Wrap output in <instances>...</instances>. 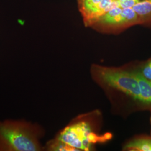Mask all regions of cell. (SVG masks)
I'll return each instance as SVG.
<instances>
[{
	"mask_svg": "<svg viewBox=\"0 0 151 151\" xmlns=\"http://www.w3.org/2000/svg\"><path fill=\"white\" fill-rule=\"evenodd\" d=\"M140 19V25L151 28V0H143L133 6Z\"/></svg>",
	"mask_w": 151,
	"mask_h": 151,
	"instance_id": "7",
	"label": "cell"
},
{
	"mask_svg": "<svg viewBox=\"0 0 151 151\" xmlns=\"http://www.w3.org/2000/svg\"><path fill=\"white\" fill-rule=\"evenodd\" d=\"M137 70L139 72L143 77L151 82V58L144 62Z\"/></svg>",
	"mask_w": 151,
	"mask_h": 151,
	"instance_id": "10",
	"label": "cell"
},
{
	"mask_svg": "<svg viewBox=\"0 0 151 151\" xmlns=\"http://www.w3.org/2000/svg\"><path fill=\"white\" fill-rule=\"evenodd\" d=\"M56 139L70 146L73 151L90 150L99 140L91 125L86 121L76 122L68 125Z\"/></svg>",
	"mask_w": 151,
	"mask_h": 151,
	"instance_id": "4",
	"label": "cell"
},
{
	"mask_svg": "<svg viewBox=\"0 0 151 151\" xmlns=\"http://www.w3.org/2000/svg\"><path fill=\"white\" fill-rule=\"evenodd\" d=\"M139 25H140V19L133 7H118L101 16L91 28L98 32L118 34Z\"/></svg>",
	"mask_w": 151,
	"mask_h": 151,
	"instance_id": "3",
	"label": "cell"
},
{
	"mask_svg": "<svg viewBox=\"0 0 151 151\" xmlns=\"http://www.w3.org/2000/svg\"><path fill=\"white\" fill-rule=\"evenodd\" d=\"M134 70L135 71L139 87L138 103L144 106L151 109V82L143 77L137 69Z\"/></svg>",
	"mask_w": 151,
	"mask_h": 151,
	"instance_id": "6",
	"label": "cell"
},
{
	"mask_svg": "<svg viewBox=\"0 0 151 151\" xmlns=\"http://www.w3.org/2000/svg\"><path fill=\"white\" fill-rule=\"evenodd\" d=\"M42 131L36 124L23 120L0 121V151H39Z\"/></svg>",
	"mask_w": 151,
	"mask_h": 151,
	"instance_id": "1",
	"label": "cell"
},
{
	"mask_svg": "<svg viewBox=\"0 0 151 151\" xmlns=\"http://www.w3.org/2000/svg\"><path fill=\"white\" fill-rule=\"evenodd\" d=\"M143 0H76L86 27H91L101 17L114 9L133 7Z\"/></svg>",
	"mask_w": 151,
	"mask_h": 151,
	"instance_id": "5",
	"label": "cell"
},
{
	"mask_svg": "<svg viewBox=\"0 0 151 151\" xmlns=\"http://www.w3.org/2000/svg\"><path fill=\"white\" fill-rule=\"evenodd\" d=\"M95 76L104 85L121 92L138 102L139 87L135 71L97 67Z\"/></svg>",
	"mask_w": 151,
	"mask_h": 151,
	"instance_id": "2",
	"label": "cell"
},
{
	"mask_svg": "<svg viewBox=\"0 0 151 151\" xmlns=\"http://www.w3.org/2000/svg\"><path fill=\"white\" fill-rule=\"evenodd\" d=\"M124 150L131 151H151V137H141L127 143Z\"/></svg>",
	"mask_w": 151,
	"mask_h": 151,
	"instance_id": "8",
	"label": "cell"
},
{
	"mask_svg": "<svg viewBox=\"0 0 151 151\" xmlns=\"http://www.w3.org/2000/svg\"><path fill=\"white\" fill-rule=\"evenodd\" d=\"M47 149L49 151H73L70 146L56 138L49 142L47 145Z\"/></svg>",
	"mask_w": 151,
	"mask_h": 151,
	"instance_id": "9",
	"label": "cell"
}]
</instances>
